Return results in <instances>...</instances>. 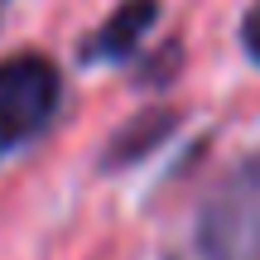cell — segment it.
I'll list each match as a JSON object with an SVG mask.
<instances>
[{
	"label": "cell",
	"instance_id": "1",
	"mask_svg": "<svg viewBox=\"0 0 260 260\" xmlns=\"http://www.w3.org/2000/svg\"><path fill=\"white\" fill-rule=\"evenodd\" d=\"M58 106V68L39 53H15L0 63V154L24 145Z\"/></svg>",
	"mask_w": 260,
	"mask_h": 260
},
{
	"label": "cell",
	"instance_id": "2",
	"mask_svg": "<svg viewBox=\"0 0 260 260\" xmlns=\"http://www.w3.org/2000/svg\"><path fill=\"white\" fill-rule=\"evenodd\" d=\"M212 255L217 260H260V174L222 193L212 212Z\"/></svg>",
	"mask_w": 260,
	"mask_h": 260
},
{
	"label": "cell",
	"instance_id": "3",
	"mask_svg": "<svg viewBox=\"0 0 260 260\" xmlns=\"http://www.w3.org/2000/svg\"><path fill=\"white\" fill-rule=\"evenodd\" d=\"M154 10H159V0H130L125 10H116V15L92 34L87 58H125L130 48L140 44V34L154 24Z\"/></svg>",
	"mask_w": 260,
	"mask_h": 260
},
{
	"label": "cell",
	"instance_id": "4",
	"mask_svg": "<svg viewBox=\"0 0 260 260\" xmlns=\"http://www.w3.org/2000/svg\"><path fill=\"white\" fill-rule=\"evenodd\" d=\"M241 39H246V48H251V58L260 63V0L251 10H246V24H241Z\"/></svg>",
	"mask_w": 260,
	"mask_h": 260
}]
</instances>
